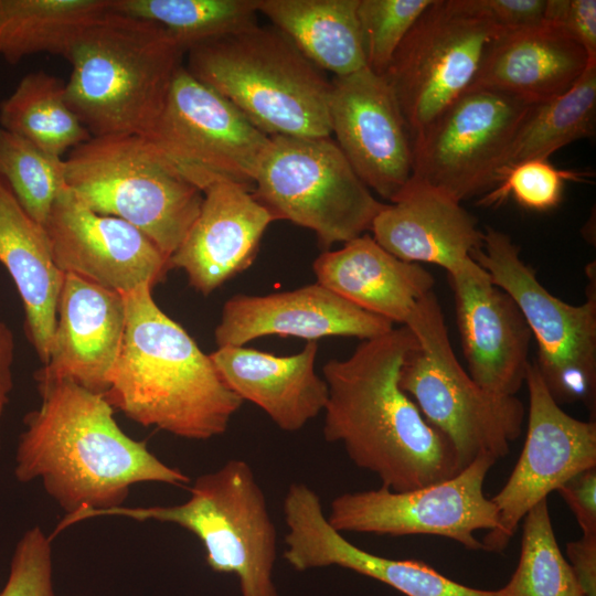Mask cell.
<instances>
[{
  "label": "cell",
  "instance_id": "cell-1",
  "mask_svg": "<svg viewBox=\"0 0 596 596\" xmlns=\"http://www.w3.org/2000/svg\"><path fill=\"white\" fill-rule=\"evenodd\" d=\"M41 404L23 419L15 451L19 482L42 481L65 515L49 535L124 505L140 482L185 486L190 478L126 435L104 395L70 379L38 380Z\"/></svg>",
  "mask_w": 596,
  "mask_h": 596
},
{
  "label": "cell",
  "instance_id": "cell-2",
  "mask_svg": "<svg viewBox=\"0 0 596 596\" xmlns=\"http://www.w3.org/2000/svg\"><path fill=\"white\" fill-rule=\"evenodd\" d=\"M417 340L405 326L362 340L353 353L322 368L328 385L323 436L351 461L396 491L427 487L460 470L448 439L400 387V372Z\"/></svg>",
  "mask_w": 596,
  "mask_h": 596
},
{
  "label": "cell",
  "instance_id": "cell-3",
  "mask_svg": "<svg viewBox=\"0 0 596 596\" xmlns=\"http://www.w3.org/2000/svg\"><path fill=\"white\" fill-rule=\"evenodd\" d=\"M126 328L104 394L142 426L207 440L224 434L243 401L222 380L210 355L142 285L124 294Z\"/></svg>",
  "mask_w": 596,
  "mask_h": 596
},
{
  "label": "cell",
  "instance_id": "cell-4",
  "mask_svg": "<svg viewBox=\"0 0 596 596\" xmlns=\"http://www.w3.org/2000/svg\"><path fill=\"white\" fill-rule=\"evenodd\" d=\"M184 55L160 25L110 8L65 56L72 66L66 102L92 137L148 136Z\"/></svg>",
  "mask_w": 596,
  "mask_h": 596
},
{
  "label": "cell",
  "instance_id": "cell-5",
  "mask_svg": "<svg viewBox=\"0 0 596 596\" xmlns=\"http://www.w3.org/2000/svg\"><path fill=\"white\" fill-rule=\"evenodd\" d=\"M185 55L192 76L267 136H331V82L276 28L255 24Z\"/></svg>",
  "mask_w": 596,
  "mask_h": 596
},
{
  "label": "cell",
  "instance_id": "cell-6",
  "mask_svg": "<svg viewBox=\"0 0 596 596\" xmlns=\"http://www.w3.org/2000/svg\"><path fill=\"white\" fill-rule=\"evenodd\" d=\"M64 166L66 187L78 200L128 222L168 259L201 210L203 192L145 136L91 137Z\"/></svg>",
  "mask_w": 596,
  "mask_h": 596
},
{
  "label": "cell",
  "instance_id": "cell-7",
  "mask_svg": "<svg viewBox=\"0 0 596 596\" xmlns=\"http://www.w3.org/2000/svg\"><path fill=\"white\" fill-rule=\"evenodd\" d=\"M405 327L417 344L402 365L400 387L448 439L460 468L482 456L505 457L521 434L523 403L485 391L461 366L434 290L418 302Z\"/></svg>",
  "mask_w": 596,
  "mask_h": 596
},
{
  "label": "cell",
  "instance_id": "cell-8",
  "mask_svg": "<svg viewBox=\"0 0 596 596\" xmlns=\"http://www.w3.org/2000/svg\"><path fill=\"white\" fill-rule=\"evenodd\" d=\"M105 515L177 524L202 542L212 571L237 576L241 596H278L273 577L276 528L266 496L243 459H230L199 476L183 503L120 505L96 514Z\"/></svg>",
  "mask_w": 596,
  "mask_h": 596
},
{
  "label": "cell",
  "instance_id": "cell-9",
  "mask_svg": "<svg viewBox=\"0 0 596 596\" xmlns=\"http://www.w3.org/2000/svg\"><path fill=\"white\" fill-rule=\"evenodd\" d=\"M471 258L519 307L538 344L534 362L558 403H584L595 411L596 400V281L589 264L587 299L571 305L552 295L524 263L512 237L493 227L483 231L481 247Z\"/></svg>",
  "mask_w": 596,
  "mask_h": 596
},
{
  "label": "cell",
  "instance_id": "cell-10",
  "mask_svg": "<svg viewBox=\"0 0 596 596\" xmlns=\"http://www.w3.org/2000/svg\"><path fill=\"white\" fill-rule=\"evenodd\" d=\"M252 193L274 220L315 232L323 248L363 235L385 205L331 136L272 137Z\"/></svg>",
  "mask_w": 596,
  "mask_h": 596
},
{
  "label": "cell",
  "instance_id": "cell-11",
  "mask_svg": "<svg viewBox=\"0 0 596 596\" xmlns=\"http://www.w3.org/2000/svg\"><path fill=\"white\" fill-rule=\"evenodd\" d=\"M145 137L201 191L215 180L253 191L272 139L184 64L175 73L157 124Z\"/></svg>",
  "mask_w": 596,
  "mask_h": 596
},
{
  "label": "cell",
  "instance_id": "cell-12",
  "mask_svg": "<svg viewBox=\"0 0 596 596\" xmlns=\"http://www.w3.org/2000/svg\"><path fill=\"white\" fill-rule=\"evenodd\" d=\"M532 105L469 88L413 137L411 181L462 202L497 184V171Z\"/></svg>",
  "mask_w": 596,
  "mask_h": 596
},
{
  "label": "cell",
  "instance_id": "cell-13",
  "mask_svg": "<svg viewBox=\"0 0 596 596\" xmlns=\"http://www.w3.org/2000/svg\"><path fill=\"white\" fill-rule=\"evenodd\" d=\"M504 31L433 0L396 50L385 74L412 139L472 84L488 46Z\"/></svg>",
  "mask_w": 596,
  "mask_h": 596
},
{
  "label": "cell",
  "instance_id": "cell-14",
  "mask_svg": "<svg viewBox=\"0 0 596 596\" xmlns=\"http://www.w3.org/2000/svg\"><path fill=\"white\" fill-rule=\"evenodd\" d=\"M497 460L482 456L456 476L415 490L379 489L336 497L327 520L338 532L403 536L429 534L450 539L468 550H482L475 532L497 529L499 513L483 492Z\"/></svg>",
  "mask_w": 596,
  "mask_h": 596
},
{
  "label": "cell",
  "instance_id": "cell-15",
  "mask_svg": "<svg viewBox=\"0 0 596 596\" xmlns=\"http://www.w3.org/2000/svg\"><path fill=\"white\" fill-rule=\"evenodd\" d=\"M525 385L529 417L523 449L509 479L491 498L499 513L496 530L483 539L482 550L502 552L520 522L539 502L574 475L596 467V423L565 413L553 398L534 362Z\"/></svg>",
  "mask_w": 596,
  "mask_h": 596
},
{
  "label": "cell",
  "instance_id": "cell-16",
  "mask_svg": "<svg viewBox=\"0 0 596 596\" xmlns=\"http://www.w3.org/2000/svg\"><path fill=\"white\" fill-rule=\"evenodd\" d=\"M331 137L360 180L393 202L413 174V139L384 76L364 67L334 77L329 96Z\"/></svg>",
  "mask_w": 596,
  "mask_h": 596
},
{
  "label": "cell",
  "instance_id": "cell-17",
  "mask_svg": "<svg viewBox=\"0 0 596 596\" xmlns=\"http://www.w3.org/2000/svg\"><path fill=\"white\" fill-rule=\"evenodd\" d=\"M57 268L128 294L167 277L169 259L128 222L97 213L65 187L44 224Z\"/></svg>",
  "mask_w": 596,
  "mask_h": 596
},
{
  "label": "cell",
  "instance_id": "cell-18",
  "mask_svg": "<svg viewBox=\"0 0 596 596\" xmlns=\"http://www.w3.org/2000/svg\"><path fill=\"white\" fill-rule=\"evenodd\" d=\"M448 279L468 374L491 394L515 396L525 384L532 339L519 307L472 258Z\"/></svg>",
  "mask_w": 596,
  "mask_h": 596
},
{
  "label": "cell",
  "instance_id": "cell-19",
  "mask_svg": "<svg viewBox=\"0 0 596 596\" xmlns=\"http://www.w3.org/2000/svg\"><path fill=\"white\" fill-rule=\"evenodd\" d=\"M287 526L284 558L296 571L339 566L376 579L405 596H501L455 582L416 560H393L366 552L328 522L320 497L302 482L289 485L284 499Z\"/></svg>",
  "mask_w": 596,
  "mask_h": 596
},
{
  "label": "cell",
  "instance_id": "cell-20",
  "mask_svg": "<svg viewBox=\"0 0 596 596\" xmlns=\"http://www.w3.org/2000/svg\"><path fill=\"white\" fill-rule=\"evenodd\" d=\"M390 320L368 312L315 283L269 295H235L223 306L214 336L217 348L242 347L265 336L373 339L391 331Z\"/></svg>",
  "mask_w": 596,
  "mask_h": 596
},
{
  "label": "cell",
  "instance_id": "cell-21",
  "mask_svg": "<svg viewBox=\"0 0 596 596\" xmlns=\"http://www.w3.org/2000/svg\"><path fill=\"white\" fill-rule=\"evenodd\" d=\"M126 328L121 292L75 274H64L49 361L35 381L70 379L104 395Z\"/></svg>",
  "mask_w": 596,
  "mask_h": 596
},
{
  "label": "cell",
  "instance_id": "cell-22",
  "mask_svg": "<svg viewBox=\"0 0 596 596\" xmlns=\"http://www.w3.org/2000/svg\"><path fill=\"white\" fill-rule=\"evenodd\" d=\"M169 267L183 269L189 284L207 296L254 262L260 240L275 221L244 185L215 180Z\"/></svg>",
  "mask_w": 596,
  "mask_h": 596
},
{
  "label": "cell",
  "instance_id": "cell-23",
  "mask_svg": "<svg viewBox=\"0 0 596 596\" xmlns=\"http://www.w3.org/2000/svg\"><path fill=\"white\" fill-rule=\"evenodd\" d=\"M592 63L596 62L573 34L543 20L499 35L469 88L491 89L535 105L565 94Z\"/></svg>",
  "mask_w": 596,
  "mask_h": 596
},
{
  "label": "cell",
  "instance_id": "cell-24",
  "mask_svg": "<svg viewBox=\"0 0 596 596\" xmlns=\"http://www.w3.org/2000/svg\"><path fill=\"white\" fill-rule=\"evenodd\" d=\"M373 238L395 257L428 263L447 274L459 269L481 247L483 231L460 202L409 181L374 217Z\"/></svg>",
  "mask_w": 596,
  "mask_h": 596
},
{
  "label": "cell",
  "instance_id": "cell-25",
  "mask_svg": "<svg viewBox=\"0 0 596 596\" xmlns=\"http://www.w3.org/2000/svg\"><path fill=\"white\" fill-rule=\"evenodd\" d=\"M318 342L292 355L226 345L210 354L222 380L243 402L263 409L285 432H297L323 412L328 385L315 371Z\"/></svg>",
  "mask_w": 596,
  "mask_h": 596
},
{
  "label": "cell",
  "instance_id": "cell-26",
  "mask_svg": "<svg viewBox=\"0 0 596 596\" xmlns=\"http://www.w3.org/2000/svg\"><path fill=\"white\" fill-rule=\"evenodd\" d=\"M317 283L356 307L405 323L434 289V276L421 264L402 260L363 234L313 262Z\"/></svg>",
  "mask_w": 596,
  "mask_h": 596
},
{
  "label": "cell",
  "instance_id": "cell-27",
  "mask_svg": "<svg viewBox=\"0 0 596 596\" xmlns=\"http://www.w3.org/2000/svg\"><path fill=\"white\" fill-rule=\"evenodd\" d=\"M0 263L10 274L25 315V331L40 361H49L64 279L44 226L30 217L0 178Z\"/></svg>",
  "mask_w": 596,
  "mask_h": 596
},
{
  "label": "cell",
  "instance_id": "cell-28",
  "mask_svg": "<svg viewBox=\"0 0 596 596\" xmlns=\"http://www.w3.org/2000/svg\"><path fill=\"white\" fill-rule=\"evenodd\" d=\"M358 6L359 0H257L258 13L334 77L368 67Z\"/></svg>",
  "mask_w": 596,
  "mask_h": 596
},
{
  "label": "cell",
  "instance_id": "cell-29",
  "mask_svg": "<svg viewBox=\"0 0 596 596\" xmlns=\"http://www.w3.org/2000/svg\"><path fill=\"white\" fill-rule=\"evenodd\" d=\"M111 0H0V55L11 65L38 53L65 58Z\"/></svg>",
  "mask_w": 596,
  "mask_h": 596
},
{
  "label": "cell",
  "instance_id": "cell-30",
  "mask_svg": "<svg viewBox=\"0 0 596 596\" xmlns=\"http://www.w3.org/2000/svg\"><path fill=\"white\" fill-rule=\"evenodd\" d=\"M0 127L55 158L92 137L66 102L65 82L44 71L25 74L0 102Z\"/></svg>",
  "mask_w": 596,
  "mask_h": 596
},
{
  "label": "cell",
  "instance_id": "cell-31",
  "mask_svg": "<svg viewBox=\"0 0 596 596\" xmlns=\"http://www.w3.org/2000/svg\"><path fill=\"white\" fill-rule=\"evenodd\" d=\"M595 130L596 63H592L565 94L531 106L500 162L497 183L503 170L531 159H549L562 147L593 137Z\"/></svg>",
  "mask_w": 596,
  "mask_h": 596
},
{
  "label": "cell",
  "instance_id": "cell-32",
  "mask_svg": "<svg viewBox=\"0 0 596 596\" xmlns=\"http://www.w3.org/2000/svg\"><path fill=\"white\" fill-rule=\"evenodd\" d=\"M114 12L156 23L187 53L257 24V0H111Z\"/></svg>",
  "mask_w": 596,
  "mask_h": 596
},
{
  "label": "cell",
  "instance_id": "cell-33",
  "mask_svg": "<svg viewBox=\"0 0 596 596\" xmlns=\"http://www.w3.org/2000/svg\"><path fill=\"white\" fill-rule=\"evenodd\" d=\"M520 557L501 596H584L554 534L547 499L523 519Z\"/></svg>",
  "mask_w": 596,
  "mask_h": 596
},
{
  "label": "cell",
  "instance_id": "cell-34",
  "mask_svg": "<svg viewBox=\"0 0 596 596\" xmlns=\"http://www.w3.org/2000/svg\"><path fill=\"white\" fill-rule=\"evenodd\" d=\"M0 178L25 213L42 226L66 187L63 158L52 157L1 127Z\"/></svg>",
  "mask_w": 596,
  "mask_h": 596
},
{
  "label": "cell",
  "instance_id": "cell-35",
  "mask_svg": "<svg viewBox=\"0 0 596 596\" xmlns=\"http://www.w3.org/2000/svg\"><path fill=\"white\" fill-rule=\"evenodd\" d=\"M433 0H359L366 66L384 75L396 50Z\"/></svg>",
  "mask_w": 596,
  "mask_h": 596
},
{
  "label": "cell",
  "instance_id": "cell-36",
  "mask_svg": "<svg viewBox=\"0 0 596 596\" xmlns=\"http://www.w3.org/2000/svg\"><path fill=\"white\" fill-rule=\"evenodd\" d=\"M586 173L554 167L549 159H531L503 170L496 188L480 199L485 206L502 203L512 196L521 206L547 211L557 206L567 180L584 181Z\"/></svg>",
  "mask_w": 596,
  "mask_h": 596
},
{
  "label": "cell",
  "instance_id": "cell-37",
  "mask_svg": "<svg viewBox=\"0 0 596 596\" xmlns=\"http://www.w3.org/2000/svg\"><path fill=\"white\" fill-rule=\"evenodd\" d=\"M51 544L52 540L40 526L23 532L14 546L0 596H56Z\"/></svg>",
  "mask_w": 596,
  "mask_h": 596
},
{
  "label": "cell",
  "instance_id": "cell-38",
  "mask_svg": "<svg viewBox=\"0 0 596 596\" xmlns=\"http://www.w3.org/2000/svg\"><path fill=\"white\" fill-rule=\"evenodd\" d=\"M461 12L488 21L501 29L513 30L544 20L546 0H451Z\"/></svg>",
  "mask_w": 596,
  "mask_h": 596
},
{
  "label": "cell",
  "instance_id": "cell-39",
  "mask_svg": "<svg viewBox=\"0 0 596 596\" xmlns=\"http://www.w3.org/2000/svg\"><path fill=\"white\" fill-rule=\"evenodd\" d=\"M544 21L558 24L573 34L596 62V1L546 0Z\"/></svg>",
  "mask_w": 596,
  "mask_h": 596
},
{
  "label": "cell",
  "instance_id": "cell-40",
  "mask_svg": "<svg viewBox=\"0 0 596 596\" xmlns=\"http://www.w3.org/2000/svg\"><path fill=\"white\" fill-rule=\"evenodd\" d=\"M556 491L572 510L583 535L596 534V467L574 475Z\"/></svg>",
  "mask_w": 596,
  "mask_h": 596
},
{
  "label": "cell",
  "instance_id": "cell-41",
  "mask_svg": "<svg viewBox=\"0 0 596 596\" xmlns=\"http://www.w3.org/2000/svg\"><path fill=\"white\" fill-rule=\"evenodd\" d=\"M566 554L584 596H596V534L567 543Z\"/></svg>",
  "mask_w": 596,
  "mask_h": 596
},
{
  "label": "cell",
  "instance_id": "cell-42",
  "mask_svg": "<svg viewBox=\"0 0 596 596\" xmlns=\"http://www.w3.org/2000/svg\"><path fill=\"white\" fill-rule=\"evenodd\" d=\"M14 334L7 323L0 320V449L1 421L13 390L12 366L14 362Z\"/></svg>",
  "mask_w": 596,
  "mask_h": 596
}]
</instances>
